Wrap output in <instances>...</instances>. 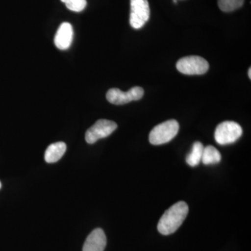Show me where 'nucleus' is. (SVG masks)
I'll return each mask as SVG.
<instances>
[{
  "instance_id": "f03ea898",
  "label": "nucleus",
  "mask_w": 251,
  "mask_h": 251,
  "mask_svg": "<svg viewBox=\"0 0 251 251\" xmlns=\"http://www.w3.org/2000/svg\"><path fill=\"white\" fill-rule=\"evenodd\" d=\"M179 125L175 120H168L157 125L150 134V143L154 145L169 143L179 131Z\"/></svg>"
},
{
  "instance_id": "4468645a",
  "label": "nucleus",
  "mask_w": 251,
  "mask_h": 251,
  "mask_svg": "<svg viewBox=\"0 0 251 251\" xmlns=\"http://www.w3.org/2000/svg\"><path fill=\"white\" fill-rule=\"evenodd\" d=\"M65 4L68 9L74 12H80L85 9L87 6L86 0H61Z\"/></svg>"
},
{
  "instance_id": "dca6fc26",
  "label": "nucleus",
  "mask_w": 251,
  "mask_h": 251,
  "mask_svg": "<svg viewBox=\"0 0 251 251\" xmlns=\"http://www.w3.org/2000/svg\"><path fill=\"white\" fill-rule=\"evenodd\" d=\"M173 1H174L175 3L177 2V1H176V0H173Z\"/></svg>"
},
{
  "instance_id": "ddd939ff",
  "label": "nucleus",
  "mask_w": 251,
  "mask_h": 251,
  "mask_svg": "<svg viewBox=\"0 0 251 251\" xmlns=\"http://www.w3.org/2000/svg\"><path fill=\"white\" fill-rule=\"evenodd\" d=\"M244 0H218L220 9L224 12H231L239 9L244 4Z\"/></svg>"
},
{
  "instance_id": "f8f14e48",
  "label": "nucleus",
  "mask_w": 251,
  "mask_h": 251,
  "mask_svg": "<svg viewBox=\"0 0 251 251\" xmlns=\"http://www.w3.org/2000/svg\"><path fill=\"white\" fill-rule=\"evenodd\" d=\"M221 160V153L214 147L209 145L204 148L201 161L204 165L216 164L219 163Z\"/></svg>"
},
{
  "instance_id": "2eb2a0df",
  "label": "nucleus",
  "mask_w": 251,
  "mask_h": 251,
  "mask_svg": "<svg viewBox=\"0 0 251 251\" xmlns=\"http://www.w3.org/2000/svg\"><path fill=\"white\" fill-rule=\"evenodd\" d=\"M248 74H249V78L251 79V68H249V73H248Z\"/></svg>"
},
{
  "instance_id": "f3484780",
  "label": "nucleus",
  "mask_w": 251,
  "mask_h": 251,
  "mask_svg": "<svg viewBox=\"0 0 251 251\" xmlns=\"http://www.w3.org/2000/svg\"><path fill=\"white\" fill-rule=\"evenodd\" d=\"M1 182H0V188H1Z\"/></svg>"
},
{
  "instance_id": "0eeeda50",
  "label": "nucleus",
  "mask_w": 251,
  "mask_h": 251,
  "mask_svg": "<svg viewBox=\"0 0 251 251\" xmlns=\"http://www.w3.org/2000/svg\"><path fill=\"white\" fill-rule=\"evenodd\" d=\"M144 90L140 87H134L128 92H122L120 89L112 88L106 94L107 100L115 105H123L133 100H138L143 98Z\"/></svg>"
},
{
  "instance_id": "1a4fd4ad",
  "label": "nucleus",
  "mask_w": 251,
  "mask_h": 251,
  "mask_svg": "<svg viewBox=\"0 0 251 251\" xmlns=\"http://www.w3.org/2000/svg\"><path fill=\"white\" fill-rule=\"evenodd\" d=\"M74 37V30L72 25L63 23L57 29L54 36V45L59 50H67L70 48Z\"/></svg>"
},
{
  "instance_id": "6e6552de",
  "label": "nucleus",
  "mask_w": 251,
  "mask_h": 251,
  "mask_svg": "<svg viewBox=\"0 0 251 251\" xmlns=\"http://www.w3.org/2000/svg\"><path fill=\"white\" fill-rule=\"evenodd\" d=\"M106 243V236L103 229H94L84 243L82 251H104Z\"/></svg>"
},
{
  "instance_id": "423d86ee",
  "label": "nucleus",
  "mask_w": 251,
  "mask_h": 251,
  "mask_svg": "<svg viewBox=\"0 0 251 251\" xmlns=\"http://www.w3.org/2000/svg\"><path fill=\"white\" fill-rule=\"evenodd\" d=\"M117 128V125L115 122L108 120H99L86 132V141L89 144L95 143L99 140L111 135Z\"/></svg>"
},
{
  "instance_id": "39448f33",
  "label": "nucleus",
  "mask_w": 251,
  "mask_h": 251,
  "mask_svg": "<svg viewBox=\"0 0 251 251\" xmlns=\"http://www.w3.org/2000/svg\"><path fill=\"white\" fill-rule=\"evenodd\" d=\"M150 9L148 0H130V25L140 29L150 19Z\"/></svg>"
},
{
  "instance_id": "7ed1b4c3",
  "label": "nucleus",
  "mask_w": 251,
  "mask_h": 251,
  "mask_svg": "<svg viewBox=\"0 0 251 251\" xmlns=\"http://www.w3.org/2000/svg\"><path fill=\"white\" fill-rule=\"evenodd\" d=\"M243 133L242 128L237 122L226 121L216 127L214 138L221 145H229L237 141Z\"/></svg>"
},
{
  "instance_id": "20e7f679",
  "label": "nucleus",
  "mask_w": 251,
  "mask_h": 251,
  "mask_svg": "<svg viewBox=\"0 0 251 251\" xmlns=\"http://www.w3.org/2000/svg\"><path fill=\"white\" fill-rule=\"evenodd\" d=\"M176 69L186 75H202L207 72L209 63L200 56H187L180 59L176 63Z\"/></svg>"
},
{
  "instance_id": "9d476101",
  "label": "nucleus",
  "mask_w": 251,
  "mask_h": 251,
  "mask_svg": "<svg viewBox=\"0 0 251 251\" xmlns=\"http://www.w3.org/2000/svg\"><path fill=\"white\" fill-rule=\"evenodd\" d=\"M66 150H67V145L63 142L51 144L46 150V161L49 163L58 161L65 153Z\"/></svg>"
},
{
  "instance_id": "f257e3e1",
  "label": "nucleus",
  "mask_w": 251,
  "mask_h": 251,
  "mask_svg": "<svg viewBox=\"0 0 251 251\" xmlns=\"http://www.w3.org/2000/svg\"><path fill=\"white\" fill-rule=\"evenodd\" d=\"M188 213L187 204L183 201L171 206L165 211L158 222V232L163 235L174 233L183 224Z\"/></svg>"
},
{
  "instance_id": "9b49d317",
  "label": "nucleus",
  "mask_w": 251,
  "mask_h": 251,
  "mask_svg": "<svg viewBox=\"0 0 251 251\" xmlns=\"http://www.w3.org/2000/svg\"><path fill=\"white\" fill-rule=\"evenodd\" d=\"M204 146L200 142H196L193 145L191 153L186 157V163L191 167H196L202 160Z\"/></svg>"
}]
</instances>
